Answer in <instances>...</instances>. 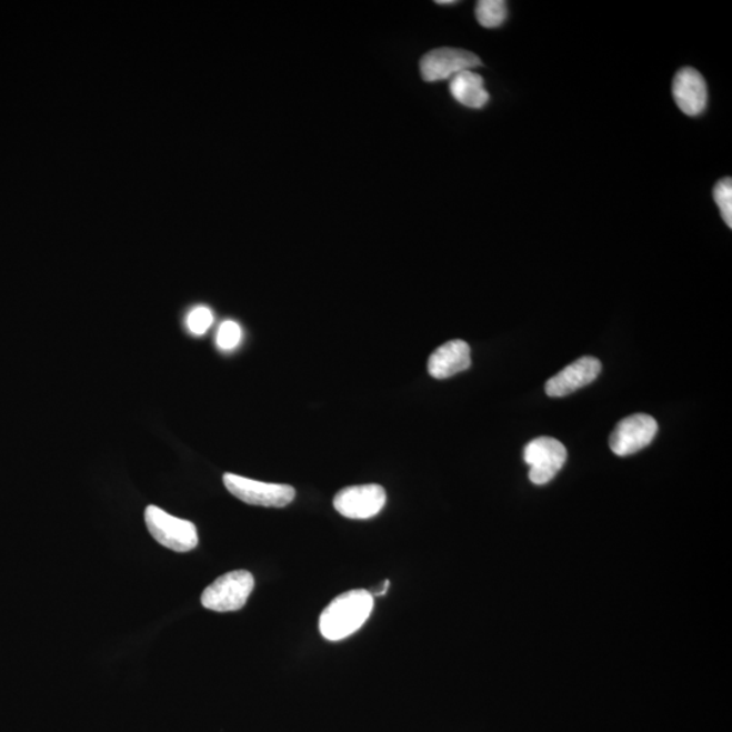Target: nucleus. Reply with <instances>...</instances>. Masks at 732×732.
<instances>
[{
	"instance_id": "nucleus-5",
	"label": "nucleus",
	"mask_w": 732,
	"mask_h": 732,
	"mask_svg": "<svg viewBox=\"0 0 732 732\" xmlns=\"http://www.w3.org/2000/svg\"><path fill=\"white\" fill-rule=\"evenodd\" d=\"M524 460L529 465V481L544 485L563 469L568 460V449L552 437H539L525 447Z\"/></svg>"
},
{
	"instance_id": "nucleus-18",
	"label": "nucleus",
	"mask_w": 732,
	"mask_h": 732,
	"mask_svg": "<svg viewBox=\"0 0 732 732\" xmlns=\"http://www.w3.org/2000/svg\"><path fill=\"white\" fill-rule=\"evenodd\" d=\"M437 4H454V0H439V2H435Z\"/></svg>"
},
{
	"instance_id": "nucleus-15",
	"label": "nucleus",
	"mask_w": 732,
	"mask_h": 732,
	"mask_svg": "<svg viewBox=\"0 0 732 732\" xmlns=\"http://www.w3.org/2000/svg\"><path fill=\"white\" fill-rule=\"evenodd\" d=\"M212 323L213 313L208 307H195L190 311L187 319L188 329L194 335L205 334Z\"/></svg>"
},
{
	"instance_id": "nucleus-8",
	"label": "nucleus",
	"mask_w": 732,
	"mask_h": 732,
	"mask_svg": "<svg viewBox=\"0 0 732 732\" xmlns=\"http://www.w3.org/2000/svg\"><path fill=\"white\" fill-rule=\"evenodd\" d=\"M385 490L379 484L352 485L338 492L334 508L350 520H368L385 507Z\"/></svg>"
},
{
	"instance_id": "nucleus-4",
	"label": "nucleus",
	"mask_w": 732,
	"mask_h": 732,
	"mask_svg": "<svg viewBox=\"0 0 732 732\" xmlns=\"http://www.w3.org/2000/svg\"><path fill=\"white\" fill-rule=\"evenodd\" d=\"M223 481L233 497L254 507L285 508L297 497L292 485L252 481L235 473H225Z\"/></svg>"
},
{
	"instance_id": "nucleus-6",
	"label": "nucleus",
	"mask_w": 732,
	"mask_h": 732,
	"mask_svg": "<svg viewBox=\"0 0 732 732\" xmlns=\"http://www.w3.org/2000/svg\"><path fill=\"white\" fill-rule=\"evenodd\" d=\"M481 66L482 61L475 53L459 48H437L424 54L420 63L421 76L427 82L445 81Z\"/></svg>"
},
{
	"instance_id": "nucleus-14",
	"label": "nucleus",
	"mask_w": 732,
	"mask_h": 732,
	"mask_svg": "<svg viewBox=\"0 0 732 732\" xmlns=\"http://www.w3.org/2000/svg\"><path fill=\"white\" fill-rule=\"evenodd\" d=\"M713 199L721 209L724 223L732 229V181L731 178H723L713 188Z\"/></svg>"
},
{
	"instance_id": "nucleus-12",
	"label": "nucleus",
	"mask_w": 732,
	"mask_h": 732,
	"mask_svg": "<svg viewBox=\"0 0 732 732\" xmlns=\"http://www.w3.org/2000/svg\"><path fill=\"white\" fill-rule=\"evenodd\" d=\"M449 89H451L454 100L467 108L481 109L490 100L489 92L484 89L483 78L472 70L454 76L449 83Z\"/></svg>"
},
{
	"instance_id": "nucleus-11",
	"label": "nucleus",
	"mask_w": 732,
	"mask_h": 732,
	"mask_svg": "<svg viewBox=\"0 0 732 732\" xmlns=\"http://www.w3.org/2000/svg\"><path fill=\"white\" fill-rule=\"evenodd\" d=\"M471 367L469 343L460 340L449 341L430 355L428 371L434 379H449L467 371Z\"/></svg>"
},
{
	"instance_id": "nucleus-16",
	"label": "nucleus",
	"mask_w": 732,
	"mask_h": 732,
	"mask_svg": "<svg viewBox=\"0 0 732 732\" xmlns=\"http://www.w3.org/2000/svg\"><path fill=\"white\" fill-rule=\"evenodd\" d=\"M242 329L237 322L225 321L218 331V347L223 350H232L241 343Z\"/></svg>"
},
{
	"instance_id": "nucleus-17",
	"label": "nucleus",
	"mask_w": 732,
	"mask_h": 732,
	"mask_svg": "<svg viewBox=\"0 0 732 732\" xmlns=\"http://www.w3.org/2000/svg\"><path fill=\"white\" fill-rule=\"evenodd\" d=\"M390 589V581H384L383 583L380 584V588L377 589V592L372 593V595H384L387 593V590Z\"/></svg>"
},
{
	"instance_id": "nucleus-10",
	"label": "nucleus",
	"mask_w": 732,
	"mask_h": 732,
	"mask_svg": "<svg viewBox=\"0 0 732 732\" xmlns=\"http://www.w3.org/2000/svg\"><path fill=\"white\" fill-rule=\"evenodd\" d=\"M673 97L676 107L686 116H700L709 102V89L705 79L698 70L682 69L673 81Z\"/></svg>"
},
{
	"instance_id": "nucleus-13",
	"label": "nucleus",
	"mask_w": 732,
	"mask_h": 732,
	"mask_svg": "<svg viewBox=\"0 0 732 732\" xmlns=\"http://www.w3.org/2000/svg\"><path fill=\"white\" fill-rule=\"evenodd\" d=\"M475 14L483 28H500L508 20V3L503 0H481L477 3Z\"/></svg>"
},
{
	"instance_id": "nucleus-7",
	"label": "nucleus",
	"mask_w": 732,
	"mask_h": 732,
	"mask_svg": "<svg viewBox=\"0 0 732 732\" xmlns=\"http://www.w3.org/2000/svg\"><path fill=\"white\" fill-rule=\"evenodd\" d=\"M656 433L658 423L654 418L645 414L626 417L614 428L609 445L618 457H631L648 448Z\"/></svg>"
},
{
	"instance_id": "nucleus-1",
	"label": "nucleus",
	"mask_w": 732,
	"mask_h": 732,
	"mask_svg": "<svg viewBox=\"0 0 732 732\" xmlns=\"http://www.w3.org/2000/svg\"><path fill=\"white\" fill-rule=\"evenodd\" d=\"M373 595L368 590H350L338 595L319 619V631L331 642L342 641L359 631L371 616Z\"/></svg>"
},
{
	"instance_id": "nucleus-2",
	"label": "nucleus",
	"mask_w": 732,
	"mask_h": 732,
	"mask_svg": "<svg viewBox=\"0 0 732 732\" xmlns=\"http://www.w3.org/2000/svg\"><path fill=\"white\" fill-rule=\"evenodd\" d=\"M146 525L159 544L176 552H189L199 544V534L193 522L177 519L158 507L146 509Z\"/></svg>"
},
{
	"instance_id": "nucleus-3",
	"label": "nucleus",
	"mask_w": 732,
	"mask_h": 732,
	"mask_svg": "<svg viewBox=\"0 0 732 732\" xmlns=\"http://www.w3.org/2000/svg\"><path fill=\"white\" fill-rule=\"evenodd\" d=\"M254 589V576L249 571H231L218 578L201 595L202 605L214 612L239 611Z\"/></svg>"
},
{
	"instance_id": "nucleus-9",
	"label": "nucleus",
	"mask_w": 732,
	"mask_h": 732,
	"mask_svg": "<svg viewBox=\"0 0 732 732\" xmlns=\"http://www.w3.org/2000/svg\"><path fill=\"white\" fill-rule=\"evenodd\" d=\"M602 364L595 357L584 355L565 367L562 372L547 381L545 392L551 398H563L583 389L599 378Z\"/></svg>"
}]
</instances>
